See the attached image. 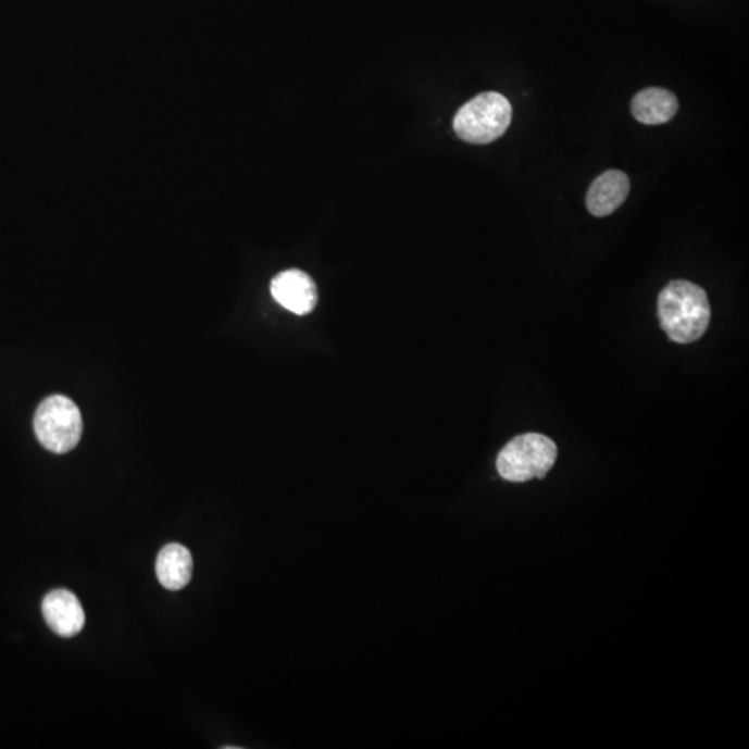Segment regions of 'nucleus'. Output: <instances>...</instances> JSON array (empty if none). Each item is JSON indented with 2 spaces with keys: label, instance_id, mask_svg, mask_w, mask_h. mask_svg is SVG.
Here are the masks:
<instances>
[{
  "label": "nucleus",
  "instance_id": "obj_1",
  "mask_svg": "<svg viewBox=\"0 0 749 749\" xmlns=\"http://www.w3.org/2000/svg\"><path fill=\"white\" fill-rule=\"evenodd\" d=\"M661 328L676 344H692L711 323L707 291L688 280H673L658 298Z\"/></svg>",
  "mask_w": 749,
  "mask_h": 749
},
{
  "label": "nucleus",
  "instance_id": "obj_2",
  "mask_svg": "<svg viewBox=\"0 0 749 749\" xmlns=\"http://www.w3.org/2000/svg\"><path fill=\"white\" fill-rule=\"evenodd\" d=\"M554 441L545 435L525 434L508 441L497 457V471L502 479L524 484L545 479L557 461Z\"/></svg>",
  "mask_w": 749,
  "mask_h": 749
},
{
  "label": "nucleus",
  "instance_id": "obj_3",
  "mask_svg": "<svg viewBox=\"0 0 749 749\" xmlns=\"http://www.w3.org/2000/svg\"><path fill=\"white\" fill-rule=\"evenodd\" d=\"M512 120L511 103L497 92L477 95L454 118L455 134L467 143L486 145L504 135Z\"/></svg>",
  "mask_w": 749,
  "mask_h": 749
},
{
  "label": "nucleus",
  "instance_id": "obj_4",
  "mask_svg": "<svg viewBox=\"0 0 749 749\" xmlns=\"http://www.w3.org/2000/svg\"><path fill=\"white\" fill-rule=\"evenodd\" d=\"M34 430L45 449L54 454H65L82 440V412L68 397L50 396L35 412Z\"/></svg>",
  "mask_w": 749,
  "mask_h": 749
},
{
  "label": "nucleus",
  "instance_id": "obj_5",
  "mask_svg": "<svg viewBox=\"0 0 749 749\" xmlns=\"http://www.w3.org/2000/svg\"><path fill=\"white\" fill-rule=\"evenodd\" d=\"M271 294L286 310L298 315L311 313L319 301L314 280L300 270H289L276 275Z\"/></svg>",
  "mask_w": 749,
  "mask_h": 749
},
{
  "label": "nucleus",
  "instance_id": "obj_6",
  "mask_svg": "<svg viewBox=\"0 0 749 749\" xmlns=\"http://www.w3.org/2000/svg\"><path fill=\"white\" fill-rule=\"evenodd\" d=\"M42 613L48 626L58 636L70 638L82 633L85 612L78 598L72 591L59 588L43 598Z\"/></svg>",
  "mask_w": 749,
  "mask_h": 749
},
{
  "label": "nucleus",
  "instance_id": "obj_7",
  "mask_svg": "<svg viewBox=\"0 0 749 749\" xmlns=\"http://www.w3.org/2000/svg\"><path fill=\"white\" fill-rule=\"evenodd\" d=\"M631 192V180L617 170L601 174L588 189L586 204L595 217H607L621 208Z\"/></svg>",
  "mask_w": 749,
  "mask_h": 749
},
{
  "label": "nucleus",
  "instance_id": "obj_8",
  "mask_svg": "<svg viewBox=\"0 0 749 749\" xmlns=\"http://www.w3.org/2000/svg\"><path fill=\"white\" fill-rule=\"evenodd\" d=\"M160 585L167 590H180L192 579L194 560L188 548L171 542L160 551L155 562Z\"/></svg>",
  "mask_w": 749,
  "mask_h": 749
},
{
  "label": "nucleus",
  "instance_id": "obj_9",
  "mask_svg": "<svg viewBox=\"0 0 749 749\" xmlns=\"http://www.w3.org/2000/svg\"><path fill=\"white\" fill-rule=\"evenodd\" d=\"M678 110V102L671 90L648 88L638 92L632 102V113L637 122L660 125L671 122Z\"/></svg>",
  "mask_w": 749,
  "mask_h": 749
}]
</instances>
